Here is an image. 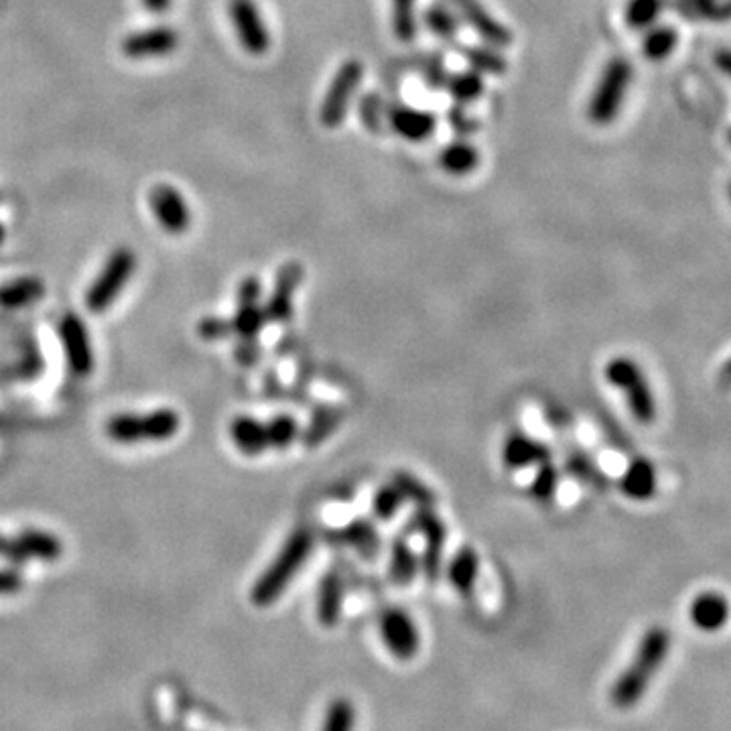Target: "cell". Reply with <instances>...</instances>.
<instances>
[{"instance_id":"55","label":"cell","mask_w":731,"mask_h":731,"mask_svg":"<svg viewBox=\"0 0 731 731\" xmlns=\"http://www.w3.org/2000/svg\"><path fill=\"white\" fill-rule=\"evenodd\" d=\"M729 197H731V185H729Z\"/></svg>"},{"instance_id":"21","label":"cell","mask_w":731,"mask_h":731,"mask_svg":"<svg viewBox=\"0 0 731 731\" xmlns=\"http://www.w3.org/2000/svg\"><path fill=\"white\" fill-rule=\"evenodd\" d=\"M502 459L510 470H522L551 459V449L526 433H510L502 445Z\"/></svg>"},{"instance_id":"49","label":"cell","mask_w":731,"mask_h":731,"mask_svg":"<svg viewBox=\"0 0 731 731\" xmlns=\"http://www.w3.org/2000/svg\"><path fill=\"white\" fill-rule=\"evenodd\" d=\"M23 575L15 569H0V595H15L23 589Z\"/></svg>"},{"instance_id":"29","label":"cell","mask_w":731,"mask_h":731,"mask_svg":"<svg viewBox=\"0 0 731 731\" xmlns=\"http://www.w3.org/2000/svg\"><path fill=\"white\" fill-rule=\"evenodd\" d=\"M45 295V285L37 277H23L0 287V305L5 309H21L37 303Z\"/></svg>"},{"instance_id":"41","label":"cell","mask_w":731,"mask_h":731,"mask_svg":"<svg viewBox=\"0 0 731 731\" xmlns=\"http://www.w3.org/2000/svg\"><path fill=\"white\" fill-rule=\"evenodd\" d=\"M417 72L429 90H435V92L445 90L447 80H449V70L441 55H435V53L421 55L417 61Z\"/></svg>"},{"instance_id":"8","label":"cell","mask_w":731,"mask_h":731,"mask_svg":"<svg viewBox=\"0 0 731 731\" xmlns=\"http://www.w3.org/2000/svg\"><path fill=\"white\" fill-rule=\"evenodd\" d=\"M230 21L236 37L248 55L260 57L271 49V31L254 0H230Z\"/></svg>"},{"instance_id":"40","label":"cell","mask_w":731,"mask_h":731,"mask_svg":"<svg viewBox=\"0 0 731 731\" xmlns=\"http://www.w3.org/2000/svg\"><path fill=\"white\" fill-rule=\"evenodd\" d=\"M664 9V0H628L624 21L630 29H648Z\"/></svg>"},{"instance_id":"20","label":"cell","mask_w":731,"mask_h":731,"mask_svg":"<svg viewBox=\"0 0 731 731\" xmlns=\"http://www.w3.org/2000/svg\"><path fill=\"white\" fill-rule=\"evenodd\" d=\"M618 490L634 502L652 500L658 490V474L654 463L646 457H634L618 480Z\"/></svg>"},{"instance_id":"33","label":"cell","mask_w":731,"mask_h":731,"mask_svg":"<svg viewBox=\"0 0 731 731\" xmlns=\"http://www.w3.org/2000/svg\"><path fill=\"white\" fill-rule=\"evenodd\" d=\"M344 421V411L338 407H321L315 411L309 427L303 431L305 447H319Z\"/></svg>"},{"instance_id":"6","label":"cell","mask_w":731,"mask_h":731,"mask_svg":"<svg viewBox=\"0 0 731 731\" xmlns=\"http://www.w3.org/2000/svg\"><path fill=\"white\" fill-rule=\"evenodd\" d=\"M137 269V256L130 248L120 246L116 248L106 264L98 279L92 283L86 295V305L92 313H104L120 295V291L126 287L130 277L135 275Z\"/></svg>"},{"instance_id":"17","label":"cell","mask_w":731,"mask_h":731,"mask_svg":"<svg viewBox=\"0 0 731 731\" xmlns=\"http://www.w3.org/2000/svg\"><path fill=\"white\" fill-rule=\"evenodd\" d=\"M179 45V33L173 27L159 25L130 33L122 41V53L130 59H153L171 55Z\"/></svg>"},{"instance_id":"15","label":"cell","mask_w":731,"mask_h":731,"mask_svg":"<svg viewBox=\"0 0 731 731\" xmlns=\"http://www.w3.org/2000/svg\"><path fill=\"white\" fill-rule=\"evenodd\" d=\"M303 277H305V269H303V264L297 260H289L279 269V273L275 277L273 293H271L267 305H264V313H267L269 321H275V323L291 321L295 293L301 287Z\"/></svg>"},{"instance_id":"16","label":"cell","mask_w":731,"mask_h":731,"mask_svg":"<svg viewBox=\"0 0 731 731\" xmlns=\"http://www.w3.org/2000/svg\"><path fill=\"white\" fill-rule=\"evenodd\" d=\"M689 620L703 634H715L723 630L731 620L729 597L717 589H705L697 593L689 606Z\"/></svg>"},{"instance_id":"45","label":"cell","mask_w":731,"mask_h":731,"mask_svg":"<svg viewBox=\"0 0 731 731\" xmlns=\"http://www.w3.org/2000/svg\"><path fill=\"white\" fill-rule=\"evenodd\" d=\"M403 504H405V496L390 482L376 490V494L372 498V512L378 520H390L396 516L398 510L403 508Z\"/></svg>"},{"instance_id":"26","label":"cell","mask_w":731,"mask_h":731,"mask_svg":"<svg viewBox=\"0 0 731 731\" xmlns=\"http://www.w3.org/2000/svg\"><path fill=\"white\" fill-rule=\"evenodd\" d=\"M419 573V559L407 539L396 537L390 545L388 577L396 587H409Z\"/></svg>"},{"instance_id":"13","label":"cell","mask_w":731,"mask_h":731,"mask_svg":"<svg viewBox=\"0 0 731 731\" xmlns=\"http://www.w3.org/2000/svg\"><path fill=\"white\" fill-rule=\"evenodd\" d=\"M386 124L394 135L409 143L429 141L437 130V118L431 110L415 108L403 102L386 106Z\"/></svg>"},{"instance_id":"50","label":"cell","mask_w":731,"mask_h":731,"mask_svg":"<svg viewBox=\"0 0 731 731\" xmlns=\"http://www.w3.org/2000/svg\"><path fill=\"white\" fill-rule=\"evenodd\" d=\"M258 354H260V350H258L256 340H242V344L236 350V358L244 366H252L258 360Z\"/></svg>"},{"instance_id":"47","label":"cell","mask_w":731,"mask_h":731,"mask_svg":"<svg viewBox=\"0 0 731 731\" xmlns=\"http://www.w3.org/2000/svg\"><path fill=\"white\" fill-rule=\"evenodd\" d=\"M197 334L202 336L208 342H220L226 340L234 334L232 329V321L224 319V317H206L199 321L197 325Z\"/></svg>"},{"instance_id":"27","label":"cell","mask_w":731,"mask_h":731,"mask_svg":"<svg viewBox=\"0 0 731 731\" xmlns=\"http://www.w3.org/2000/svg\"><path fill=\"white\" fill-rule=\"evenodd\" d=\"M423 23L441 43H455L459 37V15L451 7L449 0L447 3L445 0H435L433 5H429Z\"/></svg>"},{"instance_id":"14","label":"cell","mask_w":731,"mask_h":731,"mask_svg":"<svg viewBox=\"0 0 731 731\" xmlns=\"http://www.w3.org/2000/svg\"><path fill=\"white\" fill-rule=\"evenodd\" d=\"M149 204L153 216L161 228L169 234H185L191 226V212L185 197L179 189L167 183H159L149 193Z\"/></svg>"},{"instance_id":"3","label":"cell","mask_w":731,"mask_h":731,"mask_svg":"<svg viewBox=\"0 0 731 731\" xmlns=\"http://www.w3.org/2000/svg\"><path fill=\"white\" fill-rule=\"evenodd\" d=\"M632 78L634 68L628 57L618 55L606 63V68L600 80H597L587 104V118L593 124L608 126L620 116Z\"/></svg>"},{"instance_id":"1","label":"cell","mask_w":731,"mask_h":731,"mask_svg":"<svg viewBox=\"0 0 731 731\" xmlns=\"http://www.w3.org/2000/svg\"><path fill=\"white\" fill-rule=\"evenodd\" d=\"M671 644H673L671 632L660 624L650 626L642 634L628 667L622 671V675L614 681L610 689V703L616 709L626 711L642 701L654 677L660 673L664 660L669 658Z\"/></svg>"},{"instance_id":"2","label":"cell","mask_w":731,"mask_h":731,"mask_svg":"<svg viewBox=\"0 0 731 731\" xmlns=\"http://www.w3.org/2000/svg\"><path fill=\"white\" fill-rule=\"evenodd\" d=\"M313 533L305 526L295 528L264 573L254 581L250 600L256 608H271L281 600L289 583L299 575L313 551Z\"/></svg>"},{"instance_id":"19","label":"cell","mask_w":731,"mask_h":731,"mask_svg":"<svg viewBox=\"0 0 731 731\" xmlns=\"http://www.w3.org/2000/svg\"><path fill=\"white\" fill-rule=\"evenodd\" d=\"M329 541L352 547L366 561L378 559L380 549H382V539L378 535V530H376L374 522L368 518H356L350 524H346L344 528L334 530Z\"/></svg>"},{"instance_id":"25","label":"cell","mask_w":731,"mask_h":731,"mask_svg":"<svg viewBox=\"0 0 731 731\" xmlns=\"http://www.w3.org/2000/svg\"><path fill=\"white\" fill-rule=\"evenodd\" d=\"M17 545L21 549V553L29 559H37V561H57L63 553V545L61 541L53 535L47 533V530H39V528H27L23 533H19L17 537Z\"/></svg>"},{"instance_id":"42","label":"cell","mask_w":731,"mask_h":731,"mask_svg":"<svg viewBox=\"0 0 731 731\" xmlns=\"http://www.w3.org/2000/svg\"><path fill=\"white\" fill-rule=\"evenodd\" d=\"M392 484L401 490V494L405 496V500L413 502L417 508L419 506H433L435 504V494L411 472H394L392 476Z\"/></svg>"},{"instance_id":"38","label":"cell","mask_w":731,"mask_h":731,"mask_svg":"<svg viewBox=\"0 0 731 731\" xmlns=\"http://www.w3.org/2000/svg\"><path fill=\"white\" fill-rule=\"evenodd\" d=\"M356 707L348 697H336L323 713L321 731H354Z\"/></svg>"},{"instance_id":"10","label":"cell","mask_w":731,"mask_h":731,"mask_svg":"<svg viewBox=\"0 0 731 731\" xmlns=\"http://www.w3.org/2000/svg\"><path fill=\"white\" fill-rule=\"evenodd\" d=\"M455 13L459 15V21H463L470 29L476 31V35L498 49L510 47L514 43V33L510 27H506L502 21H498L484 5L482 0H449Z\"/></svg>"},{"instance_id":"24","label":"cell","mask_w":731,"mask_h":731,"mask_svg":"<svg viewBox=\"0 0 731 731\" xmlns=\"http://www.w3.org/2000/svg\"><path fill=\"white\" fill-rule=\"evenodd\" d=\"M230 437L234 445L248 457H258L269 447L267 425L254 417H236L230 425Z\"/></svg>"},{"instance_id":"4","label":"cell","mask_w":731,"mask_h":731,"mask_svg":"<svg viewBox=\"0 0 731 731\" xmlns=\"http://www.w3.org/2000/svg\"><path fill=\"white\" fill-rule=\"evenodd\" d=\"M606 380L622 392L630 415L640 425L648 427L656 421L658 417L656 394L636 360L628 356H616L606 364Z\"/></svg>"},{"instance_id":"12","label":"cell","mask_w":731,"mask_h":731,"mask_svg":"<svg viewBox=\"0 0 731 731\" xmlns=\"http://www.w3.org/2000/svg\"><path fill=\"white\" fill-rule=\"evenodd\" d=\"M260 295L262 285L254 275H248L240 281L238 309L230 321L234 334H238L242 340H256V336L264 329V323L269 321L264 307H260Z\"/></svg>"},{"instance_id":"39","label":"cell","mask_w":731,"mask_h":731,"mask_svg":"<svg viewBox=\"0 0 731 731\" xmlns=\"http://www.w3.org/2000/svg\"><path fill=\"white\" fill-rule=\"evenodd\" d=\"M358 114L370 135H384L386 130V104L380 94L368 92L358 102Z\"/></svg>"},{"instance_id":"44","label":"cell","mask_w":731,"mask_h":731,"mask_svg":"<svg viewBox=\"0 0 731 731\" xmlns=\"http://www.w3.org/2000/svg\"><path fill=\"white\" fill-rule=\"evenodd\" d=\"M264 425H267L271 449H287L299 437V423L291 415H279Z\"/></svg>"},{"instance_id":"37","label":"cell","mask_w":731,"mask_h":731,"mask_svg":"<svg viewBox=\"0 0 731 731\" xmlns=\"http://www.w3.org/2000/svg\"><path fill=\"white\" fill-rule=\"evenodd\" d=\"M679 43V35L673 27H654L644 35L642 53L650 61L667 59Z\"/></svg>"},{"instance_id":"54","label":"cell","mask_w":731,"mask_h":731,"mask_svg":"<svg viewBox=\"0 0 731 731\" xmlns=\"http://www.w3.org/2000/svg\"><path fill=\"white\" fill-rule=\"evenodd\" d=\"M727 141H729V145H731V130L727 132Z\"/></svg>"},{"instance_id":"11","label":"cell","mask_w":731,"mask_h":731,"mask_svg":"<svg viewBox=\"0 0 731 731\" xmlns=\"http://www.w3.org/2000/svg\"><path fill=\"white\" fill-rule=\"evenodd\" d=\"M59 340L70 370L76 376H88L94 370V350L90 344L86 323L76 313H68L61 317Z\"/></svg>"},{"instance_id":"22","label":"cell","mask_w":731,"mask_h":731,"mask_svg":"<svg viewBox=\"0 0 731 731\" xmlns=\"http://www.w3.org/2000/svg\"><path fill=\"white\" fill-rule=\"evenodd\" d=\"M447 577L461 597H472L480 577V557L476 549L461 547L449 561Z\"/></svg>"},{"instance_id":"30","label":"cell","mask_w":731,"mask_h":731,"mask_svg":"<svg viewBox=\"0 0 731 731\" xmlns=\"http://www.w3.org/2000/svg\"><path fill=\"white\" fill-rule=\"evenodd\" d=\"M445 90L451 96L453 104L470 106V104H476L484 96L486 84H484L482 74H478L474 70H468V72L449 74Z\"/></svg>"},{"instance_id":"34","label":"cell","mask_w":731,"mask_h":731,"mask_svg":"<svg viewBox=\"0 0 731 731\" xmlns=\"http://www.w3.org/2000/svg\"><path fill=\"white\" fill-rule=\"evenodd\" d=\"M143 419V441H169L177 435L181 427V417L173 409H157L149 415H141Z\"/></svg>"},{"instance_id":"52","label":"cell","mask_w":731,"mask_h":731,"mask_svg":"<svg viewBox=\"0 0 731 731\" xmlns=\"http://www.w3.org/2000/svg\"><path fill=\"white\" fill-rule=\"evenodd\" d=\"M717 384L723 388V390H731V356L719 366V372H717Z\"/></svg>"},{"instance_id":"18","label":"cell","mask_w":731,"mask_h":731,"mask_svg":"<svg viewBox=\"0 0 731 731\" xmlns=\"http://www.w3.org/2000/svg\"><path fill=\"white\" fill-rule=\"evenodd\" d=\"M344 577L340 571L331 569L323 573L317 587V620L323 628H336L344 612Z\"/></svg>"},{"instance_id":"9","label":"cell","mask_w":731,"mask_h":731,"mask_svg":"<svg viewBox=\"0 0 731 731\" xmlns=\"http://www.w3.org/2000/svg\"><path fill=\"white\" fill-rule=\"evenodd\" d=\"M380 636L386 650L398 660H413L419 654V628L401 608H386L380 614Z\"/></svg>"},{"instance_id":"53","label":"cell","mask_w":731,"mask_h":731,"mask_svg":"<svg viewBox=\"0 0 731 731\" xmlns=\"http://www.w3.org/2000/svg\"><path fill=\"white\" fill-rule=\"evenodd\" d=\"M143 5L151 13H165L171 7V0H143Z\"/></svg>"},{"instance_id":"5","label":"cell","mask_w":731,"mask_h":731,"mask_svg":"<svg viewBox=\"0 0 731 731\" xmlns=\"http://www.w3.org/2000/svg\"><path fill=\"white\" fill-rule=\"evenodd\" d=\"M364 63L360 59H346L329 82V88L319 106V122L327 130L340 128L354 104V98L364 82Z\"/></svg>"},{"instance_id":"43","label":"cell","mask_w":731,"mask_h":731,"mask_svg":"<svg viewBox=\"0 0 731 731\" xmlns=\"http://www.w3.org/2000/svg\"><path fill=\"white\" fill-rule=\"evenodd\" d=\"M559 478H561V474L551 461L539 463V472L535 474L533 482H530V496H533L539 502H543V504L551 502L557 494Z\"/></svg>"},{"instance_id":"35","label":"cell","mask_w":731,"mask_h":731,"mask_svg":"<svg viewBox=\"0 0 731 731\" xmlns=\"http://www.w3.org/2000/svg\"><path fill=\"white\" fill-rule=\"evenodd\" d=\"M677 9L693 21L731 19V3H721V0H677Z\"/></svg>"},{"instance_id":"36","label":"cell","mask_w":731,"mask_h":731,"mask_svg":"<svg viewBox=\"0 0 731 731\" xmlns=\"http://www.w3.org/2000/svg\"><path fill=\"white\" fill-rule=\"evenodd\" d=\"M106 435L122 445H132L143 441V419L135 413H120L108 419Z\"/></svg>"},{"instance_id":"46","label":"cell","mask_w":731,"mask_h":731,"mask_svg":"<svg viewBox=\"0 0 731 731\" xmlns=\"http://www.w3.org/2000/svg\"><path fill=\"white\" fill-rule=\"evenodd\" d=\"M465 108L468 106L453 104L447 110V124L455 132L457 139H470L480 130V122L472 114H468V110Z\"/></svg>"},{"instance_id":"48","label":"cell","mask_w":731,"mask_h":731,"mask_svg":"<svg viewBox=\"0 0 731 731\" xmlns=\"http://www.w3.org/2000/svg\"><path fill=\"white\" fill-rule=\"evenodd\" d=\"M0 559H7L15 565H23L27 563V557L21 553L19 545H17V539L13 537H7L0 533Z\"/></svg>"},{"instance_id":"32","label":"cell","mask_w":731,"mask_h":731,"mask_svg":"<svg viewBox=\"0 0 731 731\" xmlns=\"http://www.w3.org/2000/svg\"><path fill=\"white\" fill-rule=\"evenodd\" d=\"M565 468H567V474H571L575 480L591 486L593 490H608L610 486V478L600 470V465H597L587 453L583 451H575L567 457L565 461Z\"/></svg>"},{"instance_id":"7","label":"cell","mask_w":731,"mask_h":731,"mask_svg":"<svg viewBox=\"0 0 731 731\" xmlns=\"http://www.w3.org/2000/svg\"><path fill=\"white\" fill-rule=\"evenodd\" d=\"M411 528L425 539V551L419 559V569L427 581L435 583L443 569V551L447 543V528L433 506H419L411 518Z\"/></svg>"},{"instance_id":"28","label":"cell","mask_w":731,"mask_h":731,"mask_svg":"<svg viewBox=\"0 0 731 731\" xmlns=\"http://www.w3.org/2000/svg\"><path fill=\"white\" fill-rule=\"evenodd\" d=\"M465 63L470 65V70L482 74V76H502L508 70V61L494 45H463L459 49Z\"/></svg>"},{"instance_id":"23","label":"cell","mask_w":731,"mask_h":731,"mask_svg":"<svg viewBox=\"0 0 731 731\" xmlns=\"http://www.w3.org/2000/svg\"><path fill=\"white\" fill-rule=\"evenodd\" d=\"M480 151L470 139H455L439 153V167L453 177H465L480 167Z\"/></svg>"},{"instance_id":"51","label":"cell","mask_w":731,"mask_h":731,"mask_svg":"<svg viewBox=\"0 0 731 731\" xmlns=\"http://www.w3.org/2000/svg\"><path fill=\"white\" fill-rule=\"evenodd\" d=\"M713 61L717 65V70L731 80V49H719L713 55Z\"/></svg>"},{"instance_id":"31","label":"cell","mask_w":731,"mask_h":731,"mask_svg":"<svg viewBox=\"0 0 731 731\" xmlns=\"http://www.w3.org/2000/svg\"><path fill=\"white\" fill-rule=\"evenodd\" d=\"M390 23L394 37L403 43H413L419 33L417 0H390Z\"/></svg>"}]
</instances>
